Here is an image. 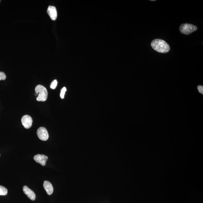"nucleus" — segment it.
Instances as JSON below:
<instances>
[{"mask_svg":"<svg viewBox=\"0 0 203 203\" xmlns=\"http://www.w3.org/2000/svg\"><path fill=\"white\" fill-rule=\"evenodd\" d=\"M151 45L154 50L159 53H167L170 50L169 44L165 41L161 39L153 40L151 42Z\"/></svg>","mask_w":203,"mask_h":203,"instance_id":"1","label":"nucleus"},{"mask_svg":"<svg viewBox=\"0 0 203 203\" xmlns=\"http://www.w3.org/2000/svg\"><path fill=\"white\" fill-rule=\"evenodd\" d=\"M35 91L36 94H38L37 100L38 101H45L47 100L48 92L46 88L42 85H38L35 88Z\"/></svg>","mask_w":203,"mask_h":203,"instance_id":"2","label":"nucleus"},{"mask_svg":"<svg viewBox=\"0 0 203 203\" xmlns=\"http://www.w3.org/2000/svg\"><path fill=\"white\" fill-rule=\"evenodd\" d=\"M198 27L196 26L188 23L183 24L180 27V32L185 35H189L196 31Z\"/></svg>","mask_w":203,"mask_h":203,"instance_id":"3","label":"nucleus"},{"mask_svg":"<svg viewBox=\"0 0 203 203\" xmlns=\"http://www.w3.org/2000/svg\"><path fill=\"white\" fill-rule=\"evenodd\" d=\"M37 135L40 140H41L46 141L49 139V136L46 129L44 127H40L37 131Z\"/></svg>","mask_w":203,"mask_h":203,"instance_id":"4","label":"nucleus"},{"mask_svg":"<svg viewBox=\"0 0 203 203\" xmlns=\"http://www.w3.org/2000/svg\"><path fill=\"white\" fill-rule=\"evenodd\" d=\"M21 121L24 127L28 129L32 127L33 121L31 117L29 115H26L22 117Z\"/></svg>","mask_w":203,"mask_h":203,"instance_id":"5","label":"nucleus"},{"mask_svg":"<svg viewBox=\"0 0 203 203\" xmlns=\"http://www.w3.org/2000/svg\"><path fill=\"white\" fill-rule=\"evenodd\" d=\"M34 159L37 163L42 166H45L48 157L44 155L37 154L34 157Z\"/></svg>","mask_w":203,"mask_h":203,"instance_id":"6","label":"nucleus"},{"mask_svg":"<svg viewBox=\"0 0 203 203\" xmlns=\"http://www.w3.org/2000/svg\"><path fill=\"white\" fill-rule=\"evenodd\" d=\"M47 14L52 20H55L57 18V13L56 7L52 6H49L47 10Z\"/></svg>","mask_w":203,"mask_h":203,"instance_id":"7","label":"nucleus"},{"mask_svg":"<svg viewBox=\"0 0 203 203\" xmlns=\"http://www.w3.org/2000/svg\"><path fill=\"white\" fill-rule=\"evenodd\" d=\"M23 190L25 195L32 201H34L35 199V194L31 190L29 189L27 186H23Z\"/></svg>","mask_w":203,"mask_h":203,"instance_id":"8","label":"nucleus"},{"mask_svg":"<svg viewBox=\"0 0 203 203\" xmlns=\"http://www.w3.org/2000/svg\"><path fill=\"white\" fill-rule=\"evenodd\" d=\"M43 187L44 189L48 195H51L54 192V188H53L52 184L49 182L47 181H45L44 182Z\"/></svg>","mask_w":203,"mask_h":203,"instance_id":"9","label":"nucleus"},{"mask_svg":"<svg viewBox=\"0 0 203 203\" xmlns=\"http://www.w3.org/2000/svg\"><path fill=\"white\" fill-rule=\"evenodd\" d=\"M8 193V190L4 187L0 186V196L6 195Z\"/></svg>","mask_w":203,"mask_h":203,"instance_id":"10","label":"nucleus"},{"mask_svg":"<svg viewBox=\"0 0 203 203\" xmlns=\"http://www.w3.org/2000/svg\"><path fill=\"white\" fill-rule=\"evenodd\" d=\"M66 91L67 89L66 87H64L63 88L61 89V91L60 96L62 99L64 98L65 93H66Z\"/></svg>","mask_w":203,"mask_h":203,"instance_id":"11","label":"nucleus"},{"mask_svg":"<svg viewBox=\"0 0 203 203\" xmlns=\"http://www.w3.org/2000/svg\"><path fill=\"white\" fill-rule=\"evenodd\" d=\"M57 84L58 82L57 80H54L52 82L51 85H50V88L52 89H55L57 86Z\"/></svg>","mask_w":203,"mask_h":203,"instance_id":"12","label":"nucleus"},{"mask_svg":"<svg viewBox=\"0 0 203 203\" xmlns=\"http://www.w3.org/2000/svg\"><path fill=\"white\" fill-rule=\"evenodd\" d=\"M6 75L4 72H0V81L5 80L6 79Z\"/></svg>","mask_w":203,"mask_h":203,"instance_id":"13","label":"nucleus"},{"mask_svg":"<svg viewBox=\"0 0 203 203\" xmlns=\"http://www.w3.org/2000/svg\"><path fill=\"white\" fill-rule=\"evenodd\" d=\"M198 89L199 91L201 94H203V87L202 85H199L198 86Z\"/></svg>","mask_w":203,"mask_h":203,"instance_id":"14","label":"nucleus"},{"mask_svg":"<svg viewBox=\"0 0 203 203\" xmlns=\"http://www.w3.org/2000/svg\"><path fill=\"white\" fill-rule=\"evenodd\" d=\"M0 2H1V1H0Z\"/></svg>","mask_w":203,"mask_h":203,"instance_id":"15","label":"nucleus"}]
</instances>
